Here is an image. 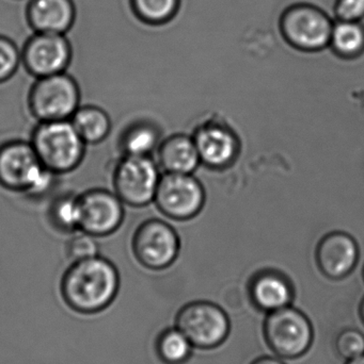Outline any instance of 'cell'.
<instances>
[{
	"label": "cell",
	"instance_id": "obj_1",
	"mask_svg": "<svg viewBox=\"0 0 364 364\" xmlns=\"http://www.w3.org/2000/svg\"><path fill=\"white\" fill-rule=\"evenodd\" d=\"M119 289L117 267L100 255L73 262L60 284L64 303L80 314H98L106 309L115 301Z\"/></svg>",
	"mask_w": 364,
	"mask_h": 364
},
{
	"label": "cell",
	"instance_id": "obj_2",
	"mask_svg": "<svg viewBox=\"0 0 364 364\" xmlns=\"http://www.w3.org/2000/svg\"><path fill=\"white\" fill-rule=\"evenodd\" d=\"M55 174L38 160L31 143L9 141L0 145V186L29 196L46 194Z\"/></svg>",
	"mask_w": 364,
	"mask_h": 364
},
{
	"label": "cell",
	"instance_id": "obj_3",
	"mask_svg": "<svg viewBox=\"0 0 364 364\" xmlns=\"http://www.w3.org/2000/svg\"><path fill=\"white\" fill-rule=\"evenodd\" d=\"M30 143L42 166L55 175L72 172L85 156V143L71 121L40 122Z\"/></svg>",
	"mask_w": 364,
	"mask_h": 364
},
{
	"label": "cell",
	"instance_id": "obj_4",
	"mask_svg": "<svg viewBox=\"0 0 364 364\" xmlns=\"http://www.w3.org/2000/svg\"><path fill=\"white\" fill-rule=\"evenodd\" d=\"M80 102L78 83L66 72L36 79L28 105L38 122L70 121Z\"/></svg>",
	"mask_w": 364,
	"mask_h": 364
},
{
	"label": "cell",
	"instance_id": "obj_5",
	"mask_svg": "<svg viewBox=\"0 0 364 364\" xmlns=\"http://www.w3.org/2000/svg\"><path fill=\"white\" fill-rule=\"evenodd\" d=\"M309 318L296 308L269 312L264 322V338L274 353L284 359L303 356L313 342Z\"/></svg>",
	"mask_w": 364,
	"mask_h": 364
},
{
	"label": "cell",
	"instance_id": "obj_6",
	"mask_svg": "<svg viewBox=\"0 0 364 364\" xmlns=\"http://www.w3.org/2000/svg\"><path fill=\"white\" fill-rule=\"evenodd\" d=\"M335 12L310 4L288 6L282 13L281 30L284 38L296 48L316 51L331 45Z\"/></svg>",
	"mask_w": 364,
	"mask_h": 364
},
{
	"label": "cell",
	"instance_id": "obj_7",
	"mask_svg": "<svg viewBox=\"0 0 364 364\" xmlns=\"http://www.w3.org/2000/svg\"><path fill=\"white\" fill-rule=\"evenodd\" d=\"M175 327L189 340L194 348L212 350L222 346L230 333L228 314L211 301H192L177 314Z\"/></svg>",
	"mask_w": 364,
	"mask_h": 364
},
{
	"label": "cell",
	"instance_id": "obj_8",
	"mask_svg": "<svg viewBox=\"0 0 364 364\" xmlns=\"http://www.w3.org/2000/svg\"><path fill=\"white\" fill-rule=\"evenodd\" d=\"M157 166L149 157L124 156L113 171L115 193L126 205L143 207L155 197L160 182Z\"/></svg>",
	"mask_w": 364,
	"mask_h": 364
},
{
	"label": "cell",
	"instance_id": "obj_9",
	"mask_svg": "<svg viewBox=\"0 0 364 364\" xmlns=\"http://www.w3.org/2000/svg\"><path fill=\"white\" fill-rule=\"evenodd\" d=\"M21 63L36 79L66 72L73 57L66 34L33 32L21 49Z\"/></svg>",
	"mask_w": 364,
	"mask_h": 364
},
{
	"label": "cell",
	"instance_id": "obj_10",
	"mask_svg": "<svg viewBox=\"0 0 364 364\" xmlns=\"http://www.w3.org/2000/svg\"><path fill=\"white\" fill-rule=\"evenodd\" d=\"M132 252L143 267L162 269L175 260L179 239L175 231L160 220L142 223L132 237Z\"/></svg>",
	"mask_w": 364,
	"mask_h": 364
},
{
	"label": "cell",
	"instance_id": "obj_11",
	"mask_svg": "<svg viewBox=\"0 0 364 364\" xmlns=\"http://www.w3.org/2000/svg\"><path fill=\"white\" fill-rule=\"evenodd\" d=\"M154 200L166 215L184 220L200 211L204 192L199 181L189 174L167 173L158 182Z\"/></svg>",
	"mask_w": 364,
	"mask_h": 364
},
{
	"label": "cell",
	"instance_id": "obj_12",
	"mask_svg": "<svg viewBox=\"0 0 364 364\" xmlns=\"http://www.w3.org/2000/svg\"><path fill=\"white\" fill-rule=\"evenodd\" d=\"M79 203L81 213L79 230L93 237L111 235L123 222V201L115 193L93 188L79 196Z\"/></svg>",
	"mask_w": 364,
	"mask_h": 364
},
{
	"label": "cell",
	"instance_id": "obj_13",
	"mask_svg": "<svg viewBox=\"0 0 364 364\" xmlns=\"http://www.w3.org/2000/svg\"><path fill=\"white\" fill-rule=\"evenodd\" d=\"M359 258L356 241L348 233L333 232L318 244L316 259L324 275L341 279L352 273Z\"/></svg>",
	"mask_w": 364,
	"mask_h": 364
},
{
	"label": "cell",
	"instance_id": "obj_14",
	"mask_svg": "<svg viewBox=\"0 0 364 364\" xmlns=\"http://www.w3.org/2000/svg\"><path fill=\"white\" fill-rule=\"evenodd\" d=\"M74 0H29L26 21L33 32L66 34L76 21Z\"/></svg>",
	"mask_w": 364,
	"mask_h": 364
},
{
	"label": "cell",
	"instance_id": "obj_15",
	"mask_svg": "<svg viewBox=\"0 0 364 364\" xmlns=\"http://www.w3.org/2000/svg\"><path fill=\"white\" fill-rule=\"evenodd\" d=\"M201 161L212 168L228 166L234 159L237 141L234 134L219 125L203 126L194 138Z\"/></svg>",
	"mask_w": 364,
	"mask_h": 364
},
{
	"label": "cell",
	"instance_id": "obj_16",
	"mask_svg": "<svg viewBox=\"0 0 364 364\" xmlns=\"http://www.w3.org/2000/svg\"><path fill=\"white\" fill-rule=\"evenodd\" d=\"M250 297L258 309L269 314L290 306L294 299V290L281 274L264 272L252 279Z\"/></svg>",
	"mask_w": 364,
	"mask_h": 364
},
{
	"label": "cell",
	"instance_id": "obj_17",
	"mask_svg": "<svg viewBox=\"0 0 364 364\" xmlns=\"http://www.w3.org/2000/svg\"><path fill=\"white\" fill-rule=\"evenodd\" d=\"M158 160L167 173L175 174H189L200 162L194 141L182 134L164 141L158 151Z\"/></svg>",
	"mask_w": 364,
	"mask_h": 364
},
{
	"label": "cell",
	"instance_id": "obj_18",
	"mask_svg": "<svg viewBox=\"0 0 364 364\" xmlns=\"http://www.w3.org/2000/svg\"><path fill=\"white\" fill-rule=\"evenodd\" d=\"M70 121L85 144H98L110 134V117L98 107H79Z\"/></svg>",
	"mask_w": 364,
	"mask_h": 364
},
{
	"label": "cell",
	"instance_id": "obj_19",
	"mask_svg": "<svg viewBox=\"0 0 364 364\" xmlns=\"http://www.w3.org/2000/svg\"><path fill=\"white\" fill-rule=\"evenodd\" d=\"M331 46L346 59L359 58L364 53L363 21H346L333 19Z\"/></svg>",
	"mask_w": 364,
	"mask_h": 364
},
{
	"label": "cell",
	"instance_id": "obj_20",
	"mask_svg": "<svg viewBox=\"0 0 364 364\" xmlns=\"http://www.w3.org/2000/svg\"><path fill=\"white\" fill-rule=\"evenodd\" d=\"M158 138V132L151 124L135 123L122 134L120 146L124 156L145 157L154 151Z\"/></svg>",
	"mask_w": 364,
	"mask_h": 364
},
{
	"label": "cell",
	"instance_id": "obj_21",
	"mask_svg": "<svg viewBox=\"0 0 364 364\" xmlns=\"http://www.w3.org/2000/svg\"><path fill=\"white\" fill-rule=\"evenodd\" d=\"M156 353L166 364H183L192 354V344L181 331L168 328L162 331L156 340Z\"/></svg>",
	"mask_w": 364,
	"mask_h": 364
},
{
	"label": "cell",
	"instance_id": "obj_22",
	"mask_svg": "<svg viewBox=\"0 0 364 364\" xmlns=\"http://www.w3.org/2000/svg\"><path fill=\"white\" fill-rule=\"evenodd\" d=\"M49 220L58 230L72 232L80 227V203L79 196L64 194L58 196L49 207Z\"/></svg>",
	"mask_w": 364,
	"mask_h": 364
},
{
	"label": "cell",
	"instance_id": "obj_23",
	"mask_svg": "<svg viewBox=\"0 0 364 364\" xmlns=\"http://www.w3.org/2000/svg\"><path fill=\"white\" fill-rule=\"evenodd\" d=\"M137 21L145 25H160L172 18L180 0H128Z\"/></svg>",
	"mask_w": 364,
	"mask_h": 364
},
{
	"label": "cell",
	"instance_id": "obj_24",
	"mask_svg": "<svg viewBox=\"0 0 364 364\" xmlns=\"http://www.w3.org/2000/svg\"><path fill=\"white\" fill-rule=\"evenodd\" d=\"M21 63V51L14 41L0 34V83L14 76Z\"/></svg>",
	"mask_w": 364,
	"mask_h": 364
},
{
	"label": "cell",
	"instance_id": "obj_25",
	"mask_svg": "<svg viewBox=\"0 0 364 364\" xmlns=\"http://www.w3.org/2000/svg\"><path fill=\"white\" fill-rule=\"evenodd\" d=\"M98 252L100 250L95 237L81 230L75 233L66 244V254L73 262L93 258L98 256Z\"/></svg>",
	"mask_w": 364,
	"mask_h": 364
},
{
	"label": "cell",
	"instance_id": "obj_26",
	"mask_svg": "<svg viewBox=\"0 0 364 364\" xmlns=\"http://www.w3.org/2000/svg\"><path fill=\"white\" fill-rule=\"evenodd\" d=\"M336 350L345 360L364 354V335L358 329L346 328L336 339Z\"/></svg>",
	"mask_w": 364,
	"mask_h": 364
},
{
	"label": "cell",
	"instance_id": "obj_27",
	"mask_svg": "<svg viewBox=\"0 0 364 364\" xmlns=\"http://www.w3.org/2000/svg\"><path fill=\"white\" fill-rule=\"evenodd\" d=\"M336 19L360 21L364 18V0H337L335 6Z\"/></svg>",
	"mask_w": 364,
	"mask_h": 364
},
{
	"label": "cell",
	"instance_id": "obj_28",
	"mask_svg": "<svg viewBox=\"0 0 364 364\" xmlns=\"http://www.w3.org/2000/svg\"><path fill=\"white\" fill-rule=\"evenodd\" d=\"M250 364H286L281 359L276 358V357L264 356L256 359Z\"/></svg>",
	"mask_w": 364,
	"mask_h": 364
},
{
	"label": "cell",
	"instance_id": "obj_29",
	"mask_svg": "<svg viewBox=\"0 0 364 364\" xmlns=\"http://www.w3.org/2000/svg\"><path fill=\"white\" fill-rule=\"evenodd\" d=\"M345 364H364V354L361 355V356L356 357V358L346 361Z\"/></svg>",
	"mask_w": 364,
	"mask_h": 364
},
{
	"label": "cell",
	"instance_id": "obj_30",
	"mask_svg": "<svg viewBox=\"0 0 364 364\" xmlns=\"http://www.w3.org/2000/svg\"><path fill=\"white\" fill-rule=\"evenodd\" d=\"M359 316H360L361 322L364 325V297L363 301H361L360 305H359Z\"/></svg>",
	"mask_w": 364,
	"mask_h": 364
},
{
	"label": "cell",
	"instance_id": "obj_31",
	"mask_svg": "<svg viewBox=\"0 0 364 364\" xmlns=\"http://www.w3.org/2000/svg\"><path fill=\"white\" fill-rule=\"evenodd\" d=\"M363 279H364V267H363Z\"/></svg>",
	"mask_w": 364,
	"mask_h": 364
}]
</instances>
